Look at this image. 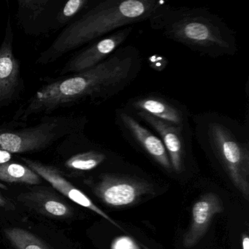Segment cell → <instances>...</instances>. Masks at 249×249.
I'll list each match as a JSON object with an SVG mask.
<instances>
[{"label":"cell","mask_w":249,"mask_h":249,"mask_svg":"<svg viewBox=\"0 0 249 249\" xmlns=\"http://www.w3.org/2000/svg\"><path fill=\"white\" fill-rule=\"evenodd\" d=\"M124 107L132 113L142 112L177 126L191 124L190 114L183 105L158 94H144L130 99Z\"/></svg>","instance_id":"obj_10"},{"label":"cell","mask_w":249,"mask_h":249,"mask_svg":"<svg viewBox=\"0 0 249 249\" xmlns=\"http://www.w3.org/2000/svg\"><path fill=\"white\" fill-rule=\"evenodd\" d=\"M115 123L126 141L142 150L166 170H173L167 151L160 137L145 127L135 115L124 107H119L115 111Z\"/></svg>","instance_id":"obj_6"},{"label":"cell","mask_w":249,"mask_h":249,"mask_svg":"<svg viewBox=\"0 0 249 249\" xmlns=\"http://www.w3.org/2000/svg\"><path fill=\"white\" fill-rule=\"evenodd\" d=\"M242 246H243V249H249V236H243V239H242Z\"/></svg>","instance_id":"obj_23"},{"label":"cell","mask_w":249,"mask_h":249,"mask_svg":"<svg viewBox=\"0 0 249 249\" xmlns=\"http://www.w3.org/2000/svg\"><path fill=\"white\" fill-rule=\"evenodd\" d=\"M107 160L103 151L90 150L79 153L68 159L65 162L67 168L75 171H89L94 170Z\"/></svg>","instance_id":"obj_17"},{"label":"cell","mask_w":249,"mask_h":249,"mask_svg":"<svg viewBox=\"0 0 249 249\" xmlns=\"http://www.w3.org/2000/svg\"><path fill=\"white\" fill-rule=\"evenodd\" d=\"M40 178L27 166L10 161L0 164V180L2 181L36 185L40 183Z\"/></svg>","instance_id":"obj_16"},{"label":"cell","mask_w":249,"mask_h":249,"mask_svg":"<svg viewBox=\"0 0 249 249\" xmlns=\"http://www.w3.org/2000/svg\"><path fill=\"white\" fill-rule=\"evenodd\" d=\"M0 207L5 208V209H13L14 205H12L11 202H10L6 198L4 197L1 194H0Z\"/></svg>","instance_id":"obj_22"},{"label":"cell","mask_w":249,"mask_h":249,"mask_svg":"<svg viewBox=\"0 0 249 249\" xmlns=\"http://www.w3.org/2000/svg\"><path fill=\"white\" fill-rule=\"evenodd\" d=\"M22 160L24 163H26L27 167H30L35 173H37L40 178L49 182L54 189L59 191L64 196H66L75 203L98 214L99 215L111 223L113 225L119 228H122L114 220L112 219L103 210L97 206L86 194L75 187L71 182L68 181L62 176V173L56 167L27 158H22Z\"/></svg>","instance_id":"obj_12"},{"label":"cell","mask_w":249,"mask_h":249,"mask_svg":"<svg viewBox=\"0 0 249 249\" xmlns=\"http://www.w3.org/2000/svg\"><path fill=\"white\" fill-rule=\"evenodd\" d=\"M11 158H12V154L8 152V151L0 150V164L9 162Z\"/></svg>","instance_id":"obj_21"},{"label":"cell","mask_w":249,"mask_h":249,"mask_svg":"<svg viewBox=\"0 0 249 249\" xmlns=\"http://www.w3.org/2000/svg\"><path fill=\"white\" fill-rule=\"evenodd\" d=\"M222 202L215 194L208 193L195 202L192 211V222L183 237V246L192 248L202 238L211 221L216 214L222 212Z\"/></svg>","instance_id":"obj_13"},{"label":"cell","mask_w":249,"mask_h":249,"mask_svg":"<svg viewBox=\"0 0 249 249\" xmlns=\"http://www.w3.org/2000/svg\"><path fill=\"white\" fill-rule=\"evenodd\" d=\"M148 22L165 38L210 59L232 56L238 51L234 31L205 8L173 7L167 3Z\"/></svg>","instance_id":"obj_3"},{"label":"cell","mask_w":249,"mask_h":249,"mask_svg":"<svg viewBox=\"0 0 249 249\" xmlns=\"http://www.w3.org/2000/svg\"><path fill=\"white\" fill-rule=\"evenodd\" d=\"M132 114L160 137L167 151L173 170L180 173L184 168L188 147L193 136L192 124L186 126H177L142 112Z\"/></svg>","instance_id":"obj_7"},{"label":"cell","mask_w":249,"mask_h":249,"mask_svg":"<svg viewBox=\"0 0 249 249\" xmlns=\"http://www.w3.org/2000/svg\"><path fill=\"white\" fill-rule=\"evenodd\" d=\"M193 135L215 159L233 184L249 197V132L240 122L216 111L192 116Z\"/></svg>","instance_id":"obj_4"},{"label":"cell","mask_w":249,"mask_h":249,"mask_svg":"<svg viewBox=\"0 0 249 249\" xmlns=\"http://www.w3.org/2000/svg\"><path fill=\"white\" fill-rule=\"evenodd\" d=\"M133 31V26H130L96 40L91 46L72 56L61 69L59 75L76 74L94 68L123 46Z\"/></svg>","instance_id":"obj_9"},{"label":"cell","mask_w":249,"mask_h":249,"mask_svg":"<svg viewBox=\"0 0 249 249\" xmlns=\"http://www.w3.org/2000/svg\"><path fill=\"white\" fill-rule=\"evenodd\" d=\"M87 122L85 117L68 120L65 118H53L21 130L1 128L0 150L11 154L40 151L68 134L81 133Z\"/></svg>","instance_id":"obj_5"},{"label":"cell","mask_w":249,"mask_h":249,"mask_svg":"<svg viewBox=\"0 0 249 249\" xmlns=\"http://www.w3.org/2000/svg\"><path fill=\"white\" fill-rule=\"evenodd\" d=\"M56 2L50 0H18L17 18L27 34L43 33L42 23L51 13L57 12L56 10L62 7L56 6Z\"/></svg>","instance_id":"obj_14"},{"label":"cell","mask_w":249,"mask_h":249,"mask_svg":"<svg viewBox=\"0 0 249 249\" xmlns=\"http://www.w3.org/2000/svg\"><path fill=\"white\" fill-rule=\"evenodd\" d=\"M149 183L126 176L103 175L94 192L106 205L114 208L129 206L152 192Z\"/></svg>","instance_id":"obj_8"},{"label":"cell","mask_w":249,"mask_h":249,"mask_svg":"<svg viewBox=\"0 0 249 249\" xmlns=\"http://www.w3.org/2000/svg\"><path fill=\"white\" fill-rule=\"evenodd\" d=\"M142 67L139 50L135 46H122L94 68L43 86L18 110L14 120L27 121L33 115L82 102L107 101L129 87Z\"/></svg>","instance_id":"obj_1"},{"label":"cell","mask_w":249,"mask_h":249,"mask_svg":"<svg viewBox=\"0 0 249 249\" xmlns=\"http://www.w3.org/2000/svg\"><path fill=\"white\" fill-rule=\"evenodd\" d=\"M14 37L9 17L5 36L0 45V105L12 101L22 85L20 63L14 52Z\"/></svg>","instance_id":"obj_11"},{"label":"cell","mask_w":249,"mask_h":249,"mask_svg":"<svg viewBox=\"0 0 249 249\" xmlns=\"http://www.w3.org/2000/svg\"><path fill=\"white\" fill-rule=\"evenodd\" d=\"M89 0H70L61 7L56 17V28L66 25L73 18L84 10L89 8Z\"/></svg>","instance_id":"obj_19"},{"label":"cell","mask_w":249,"mask_h":249,"mask_svg":"<svg viewBox=\"0 0 249 249\" xmlns=\"http://www.w3.org/2000/svg\"><path fill=\"white\" fill-rule=\"evenodd\" d=\"M110 249H141L138 243L129 236H119L112 242Z\"/></svg>","instance_id":"obj_20"},{"label":"cell","mask_w":249,"mask_h":249,"mask_svg":"<svg viewBox=\"0 0 249 249\" xmlns=\"http://www.w3.org/2000/svg\"><path fill=\"white\" fill-rule=\"evenodd\" d=\"M167 2L158 0H106L89 6L68 24L36 63L49 65L68 52L120 29L148 21Z\"/></svg>","instance_id":"obj_2"},{"label":"cell","mask_w":249,"mask_h":249,"mask_svg":"<svg viewBox=\"0 0 249 249\" xmlns=\"http://www.w3.org/2000/svg\"><path fill=\"white\" fill-rule=\"evenodd\" d=\"M19 199L27 206L47 216L68 218L72 214V209L66 202L46 191L28 192L20 195Z\"/></svg>","instance_id":"obj_15"},{"label":"cell","mask_w":249,"mask_h":249,"mask_svg":"<svg viewBox=\"0 0 249 249\" xmlns=\"http://www.w3.org/2000/svg\"><path fill=\"white\" fill-rule=\"evenodd\" d=\"M5 234L17 249H49L40 239L27 230L9 228L5 230Z\"/></svg>","instance_id":"obj_18"}]
</instances>
